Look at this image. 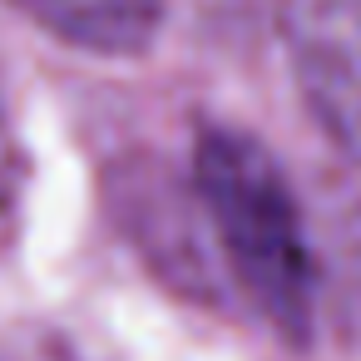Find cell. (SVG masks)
<instances>
[{
    "label": "cell",
    "mask_w": 361,
    "mask_h": 361,
    "mask_svg": "<svg viewBox=\"0 0 361 361\" xmlns=\"http://www.w3.org/2000/svg\"><path fill=\"white\" fill-rule=\"evenodd\" d=\"M198 198L213 233L252 297V307L292 341L312 331V247L302 233L297 198L277 159L233 129H208L193 149Z\"/></svg>",
    "instance_id": "cell-1"
},
{
    "label": "cell",
    "mask_w": 361,
    "mask_h": 361,
    "mask_svg": "<svg viewBox=\"0 0 361 361\" xmlns=\"http://www.w3.org/2000/svg\"><path fill=\"white\" fill-rule=\"evenodd\" d=\"M282 40L307 109L361 164V0H282Z\"/></svg>",
    "instance_id": "cell-2"
},
{
    "label": "cell",
    "mask_w": 361,
    "mask_h": 361,
    "mask_svg": "<svg viewBox=\"0 0 361 361\" xmlns=\"http://www.w3.org/2000/svg\"><path fill=\"white\" fill-rule=\"evenodd\" d=\"M55 40L90 55H139L159 35L164 0H11Z\"/></svg>",
    "instance_id": "cell-3"
}]
</instances>
